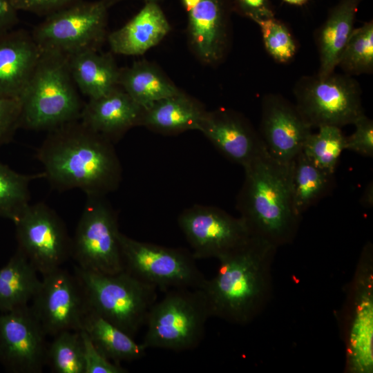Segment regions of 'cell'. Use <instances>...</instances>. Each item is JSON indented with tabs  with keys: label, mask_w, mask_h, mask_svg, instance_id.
<instances>
[{
	"label": "cell",
	"mask_w": 373,
	"mask_h": 373,
	"mask_svg": "<svg viewBox=\"0 0 373 373\" xmlns=\"http://www.w3.org/2000/svg\"><path fill=\"white\" fill-rule=\"evenodd\" d=\"M45 178L55 189H78L87 197H105L122 180L113 142L80 119L48 131L37 152Z\"/></svg>",
	"instance_id": "obj_1"
},
{
	"label": "cell",
	"mask_w": 373,
	"mask_h": 373,
	"mask_svg": "<svg viewBox=\"0 0 373 373\" xmlns=\"http://www.w3.org/2000/svg\"><path fill=\"white\" fill-rule=\"evenodd\" d=\"M277 247L251 236L218 259L216 275L206 279L204 292L211 317L245 325L265 309L272 294L271 268Z\"/></svg>",
	"instance_id": "obj_2"
},
{
	"label": "cell",
	"mask_w": 373,
	"mask_h": 373,
	"mask_svg": "<svg viewBox=\"0 0 373 373\" xmlns=\"http://www.w3.org/2000/svg\"><path fill=\"white\" fill-rule=\"evenodd\" d=\"M290 162H282L267 151L258 156L243 167L245 179L236 200L239 217L250 235L277 248L293 242L301 218L293 205Z\"/></svg>",
	"instance_id": "obj_3"
},
{
	"label": "cell",
	"mask_w": 373,
	"mask_h": 373,
	"mask_svg": "<svg viewBox=\"0 0 373 373\" xmlns=\"http://www.w3.org/2000/svg\"><path fill=\"white\" fill-rule=\"evenodd\" d=\"M21 127L50 131L80 119L83 103L73 79L68 57L41 51L20 97Z\"/></svg>",
	"instance_id": "obj_4"
},
{
	"label": "cell",
	"mask_w": 373,
	"mask_h": 373,
	"mask_svg": "<svg viewBox=\"0 0 373 373\" xmlns=\"http://www.w3.org/2000/svg\"><path fill=\"white\" fill-rule=\"evenodd\" d=\"M88 308L135 338L157 301V288L125 270L106 274L74 266Z\"/></svg>",
	"instance_id": "obj_5"
},
{
	"label": "cell",
	"mask_w": 373,
	"mask_h": 373,
	"mask_svg": "<svg viewBox=\"0 0 373 373\" xmlns=\"http://www.w3.org/2000/svg\"><path fill=\"white\" fill-rule=\"evenodd\" d=\"M211 317L201 289L175 288L152 307L141 343L146 349L175 352L191 350L201 343L205 325Z\"/></svg>",
	"instance_id": "obj_6"
},
{
	"label": "cell",
	"mask_w": 373,
	"mask_h": 373,
	"mask_svg": "<svg viewBox=\"0 0 373 373\" xmlns=\"http://www.w3.org/2000/svg\"><path fill=\"white\" fill-rule=\"evenodd\" d=\"M293 90L295 105L312 128H341L365 114L360 84L345 73L303 76Z\"/></svg>",
	"instance_id": "obj_7"
},
{
	"label": "cell",
	"mask_w": 373,
	"mask_h": 373,
	"mask_svg": "<svg viewBox=\"0 0 373 373\" xmlns=\"http://www.w3.org/2000/svg\"><path fill=\"white\" fill-rule=\"evenodd\" d=\"M343 338L345 370L349 373L373 372V247L363 248L343 308Z\"/></svg>",
	"instance_id": "obj_8"
},
{
	"label": "cell",
	"mask_w": 373,
	"mask_h": 373,
	"mask_svg": "<svg viewBox=\"0 0 373 373\" xmlns=\"http://www.w3.org/2000/svg\"><path fill=\"white\" fill-rule=\"evenodd\" d=\"M108 9L101 0H82L46 17L31 35L41 51L69 57L99 50L108 35Z\"/></svg>",
	"instance_id": "obj_9"
},
{
	"label": "cell",
	"mask_w": 373,
	"mask_h": 373,
	"mask_svg": "<svg viewBox=\"0 0 373 373\" xmlns=\"http://www.w3.org/2000/svg\"><path fill=\"white\" fill-rule=\"evenodd\" d=\"M119 242L124 270L164 293L175 288L201 289L206 280L186 249L134 240L122 233Z\"/></svg>",
	"instance_id": "obj_10"
},
{
	"label": "cell",
	"mask_w": 373,
	"mask_h": 373,
	"mask_svg": "<svg viewBox=\"0 0 373 373\" xmlns=\"http://www.w3.org/2000/svg\"><path fill=\"white\" fill-rule=\"evenodd\" d=\"M105 197H87L72 238L71 257L81 269L106 274L124 271L116 213Z\"/></svg>",
	"instance_id": "obj_11"
},
{
	"label": "cell",
	"mask_w": 373,
	"mask_h": 373,
	"mask_svg": "<svg viewBox=\"0 0 373 373\" xmlns=\"http://www.w3.org/2000/svg\"><path fill=\"white\" fill-rule=\"evenodd\" d=\"M18 249L41 275L71 257L72 238L59 215L44 202L29 204L14 222Z\"/></svg>",
	"instance_id": "obj_12"
},
{
	"label": "cell",
	"mask_w": 373,
	"mask_h": 373,
	"mask_svg": "<svg viewBox=\"0 0 373 373\" xmlns=\"http://www.w3.org/2000/svg\"><path fill=\"white\" fill-rule=\"evenodd\" d=\"M178 222L195 260H218L251 236L240 217L212 206L195 204L187 208L180 214Z\"/></svg>",
	"instance_id": "obj_13"
},
{
	"label": "cell",
	"mask_w": 373,
	"mask_h": 373,
	"mask_svg": "<svg viewBox=\"0 0 373 373\" xmlns=\"http://www.w3.org/2000/svg\"><path fill=\"white\" fill-rule=\"evenodd\" d=\"M30 305L48 336L80 331L88 310L82 285L75 274L59 267L42 275Z\"/></svg>",
	"instance_id": "obj_14"
},
{
	"label": "cell",
	"mask_w": 373,
	"mask_h": 373,
	"mask_svg": "<svg viewBox=\"0 0 373 373\" xmlns=\"http://www.w3.org/2000/svg\"><path fill=\"white\" fill-rule=\"evenodd\" d=\"M44 328L27 305L0 315V363L13 373H41L48 344Z\"/></svg>",
	"instance_id": "obj_15"
},
{
	"label": "cell",
	"mask_w": 373,
	"mask_h": 373,
	"mask_svg": "<svg viewBox=\"0 0 373 373\" xmlns=\"http://www.w3.org/2000/svg\"><path fill=\"white\" fill-rule=\"evenodd\" d=\"M312 128L295 104L278 94L263 97L258 133L275 159L289 163L302 151Z\"/></svg>",
	"instance_id": "obj_16"
},
{
	"label": "cell",
	"mask_w": 373,
	"mask_h": 373,
	"mask_svg": "<svg viewBox=\"0 0 373 373\" xmlns=\"http://www.w3.org/2000/svg\"><path fill=\"white\" fill-rule=\"evenodd\" d=\"M198 131L227 158L242 167L267 151L259 133L231 110L206 111Z\"/></svg>",
	"instance_id": "obj_17"
},
{
	"label": "cell",
	"mask_w": 373,
	"mask_h": 373,
	"mask_svg": "<svg viewBox=\"0 0 373 373\" xmlns=\"http://www.w3.org/2000/svg\"><path fill=\"white\" fill-rule=\"evenodd\" d=\"M230 0H201L188 12V35L198 58L216 64L224 57L229 45Z\"/></svg>",
	"instance_id": "obj_18"
},
{
	"label": "cell",
	"mask_w": 373,
	"mask_h": 373,
	"mask_svg": "<svg viewBox=\"0 0 373 373\" xmlns=\"http://www.w3.org/2000/svg\"><path fill=\"white\" fill-rule=\"evenodd\" d=\"M41 53L31 32L24 29L0 33V97L20 98Z\"/></svg>",
	"instance_id": "obj_19"
},
{
	"label": "cell",
	"mask_w": 373,
	"mask_h": 373,
	"mask_svg": "<svg viewBox=\"0 0 373 373\" xmlns=\"http://www.w3.org/2000/svg\"><path fill=\"white\" fill-rule=\"evenodd\" d=\"M142 113L143 108L118 86L104 95L88 99L79 119L114 142L132 127L140 125Z\"/></svg>",
	"instance_id": "obj_20"
},
{
	"label": "cell",
	"mask_w": 373,
	"mask_h": 373,
	"mask_svg": "<svg viewBox=\"0 0 373 373\" xmlns=\"http://www.w3.org/2000/svg\"><path fill=\"white\" fill-rule=\"evenodd\" d=\"M170 30L171 26L158 3L145 2L126 23L108 34L106 39L115 54L141 55L158 44Z\"/></svg>",
	"instance_id": "obj_21"
},
{
	"label": "cell",
	"mask_w": 373,
	"mask_h": 373,
	"mask_svg": "<svg viewBox=\"0 0 373 373\" xmlns=\"http://www.w3.org/2000/svg\"><path fill=\"white\" fill-rule=\"evenodd\" d=\"M362 0H340L316 30L315 43L319 55L318 75L325 76L337 67L339 58L354 30Z\"/></svg>",
	"instance_id": "obj_22"
},
{
	"label": "cell",
	"mask_w": 373,
	"mask_h": 373,
	"mask_svg": "<svg viewBox=\"0 0 373 373\" xmlns=\"http://www.w3.org/2000/svg\"><path fill=\"white\" fill-rule=\"evenodd\" d=\"M206 111L200 102L181 91L143 108L140 125L163 134L198 131Z\"/></svg>",
	"instance_id": "obj_23"
},
{
	"label": "cell",
	"mask_w": 373,
	"mask_h": 373,
	"mask_svg": "<svg viewBox=\"0 0 373 373\" xmlns=\"http://www.w3.org/2000/svg\"><path fill=\"white\" fill-rule=\"evenodd\" d=\"M88 50L68 57L78 90L88 99L104 95L118 86L119 68L113 55Z\"/></svg>",
	"instance_id": "obj_24"
},
{
	"label": "cell",
	"mask_w": 373,
	"mask_h": 373,
	"mask_svg": "<svg viewBox=\"0 0 373 373\" xmlns=\"http://www.w3.org/2000/svg\"><path fill=\"white\" fill-rule=\"evenodd\" d=\"M118 85L143 108L181 92L158 67L146 61L120 68Z\"/></svg>",
	"instance_id": "obj_25"
},
{
	"label": "cell",
	"mask_w": 373,
	"mask_h": 373,
	"mask_svg": "<svg viewBox=\"0 0 373 373\" xmlns=\"http://www.w3.org/2000/svg\"><path fill=\"white\" fill-rule=\"evenodd\" d=\"M107 358L116 364L144 356L146 348L140 343L103 317L88 308L82 329Z\"/></svg>",
	"instance_id": "obj_26"
},
{
	"label": "cell",
	"mask_w": 373,
	"mask_h": 373,
	"mask_svg": "<svg viewBox=\"0 0 373 373\" xmlns=\"http://www.w3.org/2000/svg\"><path fill=\"white\" fill-rule=\"evenodd\" d=\"M334 183L333 173L317 166L300 151L290 162V188L296 213L301 217L331 192Z\"/></svg>",
	"instance_id": "obj_27"
},
{
	"label": "cell",
	"mask_w": 373,
	"mask_h": 373,
	"mask_svg": "<svg viewBox=\"0 0 373 373\" xmlns=\"http://www.w3.org/2000/svg\"><path fill=\"white\" fill-rule=\"evenodd\" d=\"M37 271L19 249L0 269V311L6 312L27 305L37 291Z\"/></svg>",
	"instance_id": "obj_28"
},
{
	"label": "cell",
	"mask_w": 373,
	"mask_h": 373,
	"mask_svg": "<svg viewBox=\"0 0 373 373\" xmlns=\"http://www.w3.org/2000/svg\"><path fill=\"white\" fill-rule=\"evenodd\" d=\"M44 178V172L21 174L0 162V217L15 222L30 204V182Z\"/></svg>",
	"instance_id": "obj_29"
},
{
	"label": "cell",
	"mask_w": 373,
	"mask_h": 373,
	"mask_svg": "<svg viewBox=\"0 0 373 373\" xmlns=\"http://www.w3.org/2000/svg\"><path fill=\"white\" fill-rule=\"evenodd\" d=\"M350 76L373 71V21L354 29L337 64Z\"/></svg>",
	"instance_id": "obj_30"
},
{
	"label": "cell",
	"mask_w": 373,
	"mask_h": 373,
	"mask_svg": "<svg viewBox=\"0 0 373 373\" xmlns=\"http://www.w3.org/2000/svg\"><path fill=\"white\" fill-rule=\"evenodd\" d=\"M312 133L306 140L302 152L317 166L334 173L340 155L345 150V136L341 128L324 126Z\"/></svg>",
	"instance_id": "obj_31"
},
{
	"label": "cell",
	"mask_w": 373,
	"mask_h": 373,
	"mask_svg": "<svg viewBox=\"0 0 373 373\" xmlns=\"http://www.w3.org/2000/svg\"><path fill=\"white\" fill-rule=\"evenodd\" d=\"M46 365L55 373H84L80 331H64L48 344Z\"/></svg>",
	"instance_id": "obj_32"
},
{
	"label": "cell",
	"mask_w": 373,
	"mask_h": 373,
	"mask_svg": "<svg viewBox=\"0 0 373 373\" xmlns=\"http://www.w3.org/2000/svg\"><path fill=\"white\" fill-rule=\"evenodd\" d=\"M259 26L267 52L277 63L287 64L295 57L298 45L288 26L275 17L255 21Z\"/></svg>",
	"instance_id": "obj_33"
},
{
	"label": "cell",
	"mask_w": 373,
	"mask_h": 373,
	"mask_svg": "<svg viewBox=\"0 0 373 373\" xmlns=\"http://www.w3.org/2000/svg\"><path fill=\"white\" fill-rule=\"evenodd\" d=\"M83 343L84 373H126L127 370L107 358L95 346L87 334L80 330Z\"/></svg>",
	"instance_id": "obj_34"
},
{
	"label": "cell",
	"mask_w": 373,
	"mask_h": 373,
	"mask_svg": "<svg viewBox=\"0 0 373 373\" xmlns=\"http://www.w3.org/2000/svg\"><path fill=\"white\" fill-rule=\"evenodd\" d=\"M354 132L345 136V149L365 157L373 155V121L364 114L354 124Z\"/></svg>",
	"instance_id": "obj_35"
},
{
	"label": "cell",
	"mask_w": 373,
	"mask_h": 373,
	"mask_svg": "<svg viewBox=\"0 0 373 373\" xmlns=\"http://www.w3.org/2000/svg\"><path fill=\"white\" fill-rule=\"evenodd\" d=\"M20 127V99L0 97V146L8 143Z\"/></svg>",
	"instance_id": "obj_36"
},
{
	"label": "cell",
	"mask_w": 373,
	"mask_h": 373,
	"mask_svg": "<svg viewBox=\"0 0 373 373\" xmlns=\"http://www.w3.org/2000/svg\"><path fill=\"white\" fill-rule=\"evenodd\" d=\"M231 10L253 21L275 17L269 0H230Z\"/></svg>",
	"instance_id": "obj_37"
},
{
	"label": "cell",
	"mask_w": 373,
	"mask_h": 373,
	"mask_svg": "<svg viewBox=\"0 0 373 373\" xmlns=\"http://www.w3.org/2000/svg\"><path fill=\"white\" fill-rule=\"evenodd\" d=\"M82 0H11L18 10L48 17Z\"/></svg>",
	"instance_id": "obj_38"
},
{
	"label": "cell",
	"mask_w": 373,
	"mask_h": 373,
	"mask_svg": "<svg viewBox=\"0 0 373 373\" xmlns=\"http://www.w3.org/2000/svg\"><path fill=\"white\" fill-rule=\"evenodd\" d=\"M17 12L11 0H0V33L14 29L19 22Z\"/></svg>",
	"instance_id": "obj_39"
},
{
	"label": "cell",
	"mask_w": 373,
	"mask_h": 373,
	"mask_svg": "<svg viewBox=\"0 0 373 373\" xmlns=\"http://www.w3.org/2000/svg\"><path fill=\"white\" fill-rule=\"evenodd\" d=\"M360 202L365 207L371 208L373 204V185L372 182H370L365 187L361 198Z\"/></svg>",
	"instance_id": "obj_40"
},
{
	"label": "cell",
	"mask_w": 373,
	"mask_h": 373,
	"mask_svg": "<svg viewBox=\"0 0 373 373\" xmlns=\"http://www.w3.org/2000/svg\"><path fill=\"white\" fill-rule=\"evenodd\" d=\"M185 10L189 12L193 10L201 0H180Z\"/></svg>",
	"instance_id": "obj_41"
},
{
	"label": "cell",
	"mask_w": 373,
	"mask_h": 373,
	"mask_svg": "<svg viewBox=\"0 0 373 373\" xmlns=\"http://www.w3.org/2000/svg\"><path fill=\"white\" fill-rule=\"evenodd\" d=\"M104 4L106 6L107 8H111L112 6L115 5V3L120 2L124 0H101ZM145 2H156L158 3V1L161 0H144Z\"/></svg>",
	"instance_id": "obj_42"
},
{
	"label": "cell",
	"mask_w": 373,
	"mask_h": 373,
	"mask_svg": "<svg viewBox=\"0 0 373 373\" xmlns=\"http://www.w3.org/2000/svg\"><path fill=\"white\" fill-rule=\"evenodd\" d=\"M284 2L296 6H302L306 4L309 0H283Z\"/></svg>",
	"instance_id": "obj_43"
}]
</instances>
